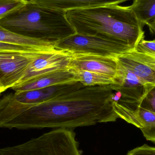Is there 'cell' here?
Returning <instances> with one entry per match:
<instances>
[{
  "mask_svg": "<svg viewBox=\"0 0 155 155\" xmlns=\"http://www.w3.org/2000/svg\"><path fill=\"white\" fill-rule=\"evenodd\" d=\"M114 92L111 85L84 86L37 104L21 103L8 94L0 99V127L73 130L115 122Z\"/></svg>",
  "mask_w": 155,
  "mask_h": 155,
  "instance_id": "6da1fadb",
  "label": "cell"
},
{
  "mask_svg": "<svg viewBox=\"0 0 155 155\" xmlns=\"http://www.w3.org/2000/svg\"><path fill=\"white\" fill-rule=\"evenodd\" d=\"M77 34L110 37L127 43L135 49L144 39V25L131 6L110 5L66 12Z\"/></svg>",
  "mask_w": 155,
  "mask_h": 155,
  "instance_id": "7a4b0ae2",
  "label": "cell"
},
{
  "mask_svg": "<svg viewBox=\"0 0 155 155\" xmlns=\"http://www.w3.org/2000/svg\"><path fill=\"white\" fill-rule=\"evenodd\" d=\"M0 26L20 35L57 42L76 33L66 12L27 3L0 19Z\"/></svg>",
  "mask_w": 155,
  "mask_h": 155,
  "instance_id": "3957f363",
  "label": "cell"
},
{
  "mask_svg": "<svg viewBox=\"0 0 155 155\" xmlns=\"http://www.w3.org/2000/svg\"><path fill=\"white\" fill-rule=\"evenodd\" d=\"M0 155H82L73 129H55L21 144L0 148Z\"/></svg>",
  "mask_w": 155,
  "mask_h": 155,
  "instance_id": "277c9868",
  "label": "cell"
},
{
  "mask_svg": "<svg viewBox=\"0 0 155 155\" xmlns=\"http://www.w3.org/2000/svg\"><path fill=\"white\" fill-rule=\"evenodd\" d=\"M55 48L68 52L73 56L94 55L114 58L135 50L130 45L120 40L77 33L57 41Z\"/></svg>",
  "mask_w": 155,
  "mask_h": 155,
  "instance_id": "5b68a950",
  "label": "cell"
},
{
  "mask_svg": "<svg viewBox=\"0 0 155 155\" xmlns=\"http://www.w3.org/2000/svg\"><path fill=\"white\" fill-rule=\"evenodd\" d=\"M114 83L111 84L114 91H119L122 97L118 104L128 108L136 109L154 86L145 83L138 76L117 63Z\"/></svg>",
  "mask_w": 155,
  "mask_h": 155,
  "instance_id": "8992f818",
  "label": "cell"
},
{
  "mask_svg": "<svg viewBox=\"0 0 155 155\" xmlns=\"http://www.w3.org/2000/svg\"><path fill=\"white\" fill-rule=\"evenodd\" d=\"M45 52H0V84L5 90L17 85L29 65Z\"/></svg>",
  "mask_w": 155,
  "mask_h": 155,
  "instance_id": "52a82bcc",
  "label": "cell"
},
{
  "mask_svg": "<svg viewBox=\"0 0 155 155\" xmlns=\"http://www.w3.org/2000/svg\"><path fill=\"white\" fill-rule=\"evenodd\" d=\"M73 57L68 52L58 49L42 54L29 65L23 77L16 85L55 72L68 70Z\"/></svg>",
  "mask_w": 155,
  "mask_h": 155,
  "instance_id": "ba28073f",
  "label": "cell"
},
{
  "mask_svg": "<svg viewBox=\"0 0 155 155\" xmlns=\"http://www.w3.org/2000/svg\"><path fill=\"white\" fill-rule=\"evenodd\" d=\"M118 64L147 84L155 87V54L134 50L116 58Z\"/></svg>",
  "mask_w": 155,
  "mask_h": 155,
  "instance_id": "9c48e42d",
  "label": "cell"
},
{
  "mask_svg": "<svg viewBox=\"0 0 155 155\" xmlns=\"http://www.w3.org/2000/svg\"><path fill=\"white\" fill-rule=\"evenodd\" d=\"M113 105L119 118L139 128L147 140L155 143V112L141 107L128 108L114 101Z\"/></svg>",
  "mask_w": 155,
  "mask_h": 155,
  "instance_id": "30bf717a",
  "label": "cell"
},
{
  "mask_svg": "<svg viewBox=\"0 0 155 155\" xmlns=\"http://www.w3.org/2000/svg\"><path fill=\"white\" fill-rule=\"evenodd\" d=\"M69 69L87 71L106 75L114 78L117 73L116 58L94 55L73 56Z\"/></svg>",
  "mask_w": 155,
  "mask_h": 155,
  "instance_id": "8fae6325",
  "label": "cell"
},
{
  "mask_svg": "<svg viewBox=\"0 0 155 155\" xmlns=\"http://www.w3.org/2000/svg\"><path fill=\"white\" fill-rule=\"evenodd\" d=\"M84 86L80 82L77 81L30 91L15 92L14 94L15 99L21 103L37 104Z\"/></svg>",
  "mask_w": 155,
  "mask_h": 155,
  "instance_id": "7c38bea8",
  "label": "cell"
},
{
  "mask_svg": "<svg viewBox=\"0 0 155 155\" xmlns=\"http://www.w3.org/2000/svg\"><path fill=\"white\" fill-rule=\"evenodd\" d=\"M77 81L75 75L68 69L50 74L11 88L15 92H24Z\"/></svg>",
  "mask_w": 155,
  "mask_h": 155,
  "instance_id": "4fadbf2b",
  "label": "cell"
},
{
  "mask_svg": "<svg viewBox=\"0 0 155 155\" xmlns=\"http://www.w3.org/2000/svg\"><path fill=\"white\" fill-rule=\"evenodd\" d=\"M44 7L67 11L110 5H119L128 0H32Z\"/></svg>",
  "mask_w": 155,
  "mask_h": 155,
  "instance_id": "5bb4252c",
  "label": "cell"
},
{
  "mask_svg": "<svg viewBox=\"0 0 155 155\" xmlns=\"http://www.w3.org/2000/svg\"><path fill=\"white\" fill-rule=\"evenodd\" d=\"M0 41L30 46L44 51L56 50V42L48 41L20 35L0 26Z\"/></svg>",
  "mask_w": 155,
  "mask_h": 155,
  "instance_id": "9a60e30c",
  "label": "cell"
},
{
  "mask_svg": "<svg viewBox=\"0 0 155 155\" xmlns=\"http://www.w3.org/2000/svg\"><path fill=\"white\" fill-rule=\"evenodd\" d=\"M82 84L84 86L110 85L114 83V78L106 75L87 71L69 69Z\"/></svg>",
  "mask_w": 155,
  "mask_h": 155,
  "instance_id": "2e32d148",
  "label": "cell"
},
{
  "mask_svg": "<svg viewBox=\"0 0 155 155\" xmlns=\"http://www.w3.org/2000/svg\"><path fill=\"white\" fill-rule=\"evenodd\" d=\"M130 6L144 25L155 18V0H136Z\"/></svg>",
  "mask_w": 155,
  "mask_h": 155,
  "instance_id": "e0dca14e",
  "label": "cell"
},
{
  "mask_svg": "<svg viewBox=\"0 0 155 155\" xmlns=\"http://www.w3.org/2000/svg\"><path fill=\"white\" fill-rule=\"evenodd\" d=\"M28 0H0V19L25 5Z\"/></svg>",
  "mask_w": 155,
  "mask_h": 155,
  "instance_id": "ac0fdd59",
  "label": "cell"
},
{
  "mask_svg": "<svg viewBox=\"0 0 155 155\" xmlns=\"http://www.w3.org/2000/svg\"><path fill=\"white\" fill-rule=\"evenodd\" d=\"M5 51H17L22 52H48L41 51L30 46L0 41V52Z\"/></svg>",
  "mask_w": 155,
  "mask_h": 155,
  "instance_id": "d6986e66",
  "label": "cell"
},
{
  "mask_svg": "<svg viewBox=\"0 0 155 155\" xmlns=\"http://www.w3.org/2000/svg\"><path fill=\"white\" fill-rule=\"evenodd\" d=\"M140 107L155 113V87L148 92Z\"/></svg>",
  "mask_w": 155,
  "mask_h": 155,
  "instance_id": "ffe728a7",
  "label": "cell"
},
{
  "mask_svg": "<svg viewBox=\"0 0 155 155\" xmlns=\"http://www.w3.org/2000/svg\"><path fill=\"white\" fill-rule=\"evenodd\" d=\"M135 50L137 51L155 54V40L147 41L143 39L137 45Z\"/></svg>",
  "mask_w": 155,
  "mask_h": 155,
  "instance_id": "44dd1931",
  "label": "cell"
},
{
  "mask_svg": "<svg viewBox=\"0 0 155 155\" xmlns=\"http://www.w3.org/2000/svg\"><path fill=\"white\" fill-rule=\"evenodd\" d=\"M127 155H155V147L144 144L128 151Z\"/></svg>",
  "mask_w": 155,
  "mask_h": 155,
  "instance_id": "7402d4cb",
  "label": "cell"
},
{
  "mask_svg": "<svg viewBox=\"0 0 155 155\" xmlns=\"http://www.w3.org/2000/svg\"><path fill=\"white\" fill-rule=\"evenodd\" d=\"M146 25L148 26L151 33L155 35V18L147 23Z\"/></svg>",
  "mask_w": 155,
  "mask_h": 155,
  "instance_id": "603a6c76",
  "label": "cell"
},
{
  "mask_svg": "<svg viewBox=\"0 0 155 155\" xmlns=\"http://www.w3.org/2000/svg\"><path fill=\"white\" fill-rule=\"evenodd\" d=\"M5 89L3 87L2 85L0 84V93H2V92L5 91Z\"/></svg>",
  "mask_w": 155,
  "mask_h": 155,
  "instance_id": "cb8c5ba5",
  "label": "cell"
},
{
  "mask_svg": "<svg viewBox=\"0 0 155 155\" xmlns=\"http://www.w3.org/2000/svg\"><path fill=\"white\" fill-rule=\"evenodd\" d=\"M136 1V0H134V1Z\"/></svg>",
  "mask_w": 155,
  "mask_h": 155,
  "instance_id": "d4e9b609",
  "label": "cell"
},
{
  "mask_svg": "<svg viewBox=\"0 0 155 155\" xmlns=\"http://www.w3.org/2000/svg\"><path fill=\"white\" fill-rule=\"evenodd\" d=\"M1 93H0V95H1Z\"/></svg>",
  "mask_w": 155,
  "mask_h": 155,
  "instance_id": "484cf974",
  "label": "cell"
},
{
  "mask_svg": "<svg viewBox=\"0 0 155 155\" xmlns=\"http://www.w3.org/2000/svg\"></svg>",
  "mask_w": 155,
  "mask_h": 155,
  "instance_id": "4316f807",
  "label": "cell"
}]
</instances>
